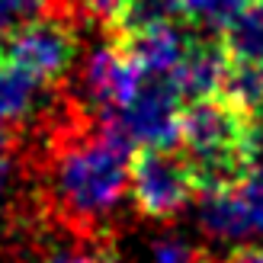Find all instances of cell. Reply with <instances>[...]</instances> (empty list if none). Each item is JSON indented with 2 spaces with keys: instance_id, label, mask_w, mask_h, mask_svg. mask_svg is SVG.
<instances>
[{
  "instance_id": "obj_4",
  "label": "cell",
  "mask_w": 263,
  "mask_h": 263,
  "mask_svg": "<svg viewBox=\"0 0 263 263\" xmlns=\"http://www.w3.org/2000/svg\"><path fill=\"white\" fill-rule=\"evenodd\" d=\"M183 97L177 90L174 74H148L141 71L138 90L122 109H116V119L122 122L128 138L144 148H174L180 144L183 128Z\"/></svg>"
},
{
  "instance_id": "obj_17",
  "label": "cell",
  "mask_w": 263,
  "mask_h": 263,
  "mask_svg": "<svg viewBox=\"0 0 263 263\" xmlns=\"http://www.w3.org/2000/svg\"><path fill=\"white\" fill-rule=\"evenodd\" d=\"M221 263H263V247H234Z\"/></svg>"
},
{
  "instance_id": "obj_12",
  "label": "cell",
  "mask_w": 263,
  "mask_h": 263,
  "mask_svg": "<svg viewBox=\"0 0 263 263\" xmlns=\"http://www.w3.org/2000/svg\"><path fill=\"white\" fill-rule=\"evenodd\" d=\"M221 39L231 58L263 64V0H251L247 10L221 32Z\"/></svg>"
},
{
  "instance_id": "obj_20",
  "label": "cell",
  "mask_w": 263,
  "mask_h": 263,
  "mask_svg": "<svg viewBox=\"0 0 263 263\" xmlns=\"http://www.w3.org/2000/svg\"><path fill=\"white\" fill-rule=\"evenodd\" d=\"M7 231V221H4V212H0V234Z\"/></svg>"
},
{
  "instance_id": "obj_13",
  "label": "cell",
  "mask_w": 263,
  "mask_h": 263,
  "mask_svg": "<svg viewBox=\"0 0 263 263\" xmlns=\"http://www.w3.org/2000/svg\"><path fill=\"white\" fill-rule=\"evenodd\" d=\"M251 0H186V26L221 35L247 10Z\"/></svg>"
},
{
  "instance_id": "obj_9",
  "label": "cell",
  "mask_w": 263,
  "mask_h": 263,
  "mask_svg": "<svg viewBox=\"0 0 263 263\" xmlns=\"http://www.w3.org/2000/svg\"><path fill=\"white\" fill-rule=\"evenodd\" d=\"M42 87L45 81H39L23 64H16L0 51V125L10 128L23 122L26 116H32L39 100H42Z\"/></svg>"
},
{
  "instance_id": "obj_2",
  "label": "cell",
  "mask_w": 263,
  "mask_h": 263,
  "mask_svg": "<svg viewBox=\"0 0 263 263\" xmlns=\"http://www.w3.org/2000/svg\"><path fill=\"white\" fill-rule=\"evenodd\" d=\"M81 20L84 13L68 0H45L32 16L13 26L7 35L4 55L23 64L39 81L55 84L71 71L81 45Z\"/></svg>"
},
{
  "instance_id": "obj_18",
  "label": "cell",
  "mask_w": 263,
  "mask_h": 263,
  "mask_svg": "<svg viewBox=\"0 0 263 263\" xmlns=\"http://www.w3.org/2000/svg\"><path fill=\"white\" fill-rule=\"evenodd\" d=\"M97 263H125V260L116 254L109 244H100V247H97Z\"/></svg>"
},
{
  "instance_id": "obj_1",
  "label": "cell",
  "mask_w": 263,
  "mask_h": 263,
  "mask_svg": "<svg viewBox=\"0 0 263 263\" xmlns=\"http://www.w3.org/2000/svg\"><path fill=\"white\" fill-rule=\"evenodd\" d=\"M132 148L135 144L116 119L71 103L48 128L42 148V196L51 221L103 244V228L132 180Z\"/></svg>"
},
{
  "instance_id": "obj_16",
  "label": "cell",
  "mask_w": 263,
  "mask_h": 263,
  "mask_svg": "<svg viewBox=\"0 0 263 263\" xmlns=\"http://www.w3.org/2000/svg\"><path fill=\"white\" fill-rule=\"evenodd\" d=\"M74 4L81 7L84 16H90V20H97V23H103V26L112 29V23L119 20L125 0H74Z\"/></svg>"
},
{
  "instance_id": "obj_6",
  "label": "cell",
  "mask_w": 263,
  "mask_h": 263,
  "mask_svg": "<svg viewBox=\"0 0 263 263\" xmlns=\"http://www.w3.org/2000/svg\"><path fill=\"white\" fill-rule=\"evenodd\" d=\"M138 81H141V68L119 48V42L103 45L84 64L87 106L100 116L122 109L132 100V93L138 90Z\"/></svg>"
},
{
  "instance_id": "obj_15",
  "label": "cell",
  "mask_w": 263,
  "mask_h": 263,
  "mask_svg": "<svg viewBox=\"0 0 263 263\" xmlns=\"http://www.w3.org/2000/svg\"><path fill=\"white\" fill-rule=\"evenodd\" d=\"M42 4L45 0H0V39H7L13 32L20 16H32Z\"/></svg>"
},
{
  "instance_id": "obj_11",
  "label": "cell",
  "mask_w": 263,
  "mask_h": 263,
  "mask_svg": "<svg viewBox=\"0 0 263 263\" xmlns=\"http://www.w3.org/2000/svg\"><path fill=\"white\" fill-rule=\"evenodd\" d=\"M221 97L241 106L247 116L260 119L263 116V64L260 61H241L231 58L221 84Z\"/></svg>"
},
{
  "instance_id": "obj_14",
  "label": "cell",
  "mask_w": 263,
  "mask_h": 263,
  "mask_svg": "<svg viewBox=\"0 0 263 263\" xmlns=\"http://www.w3.org/2000/svg\"><path fill=\"white\" fill-rule=\"evenodd\" d=\"M151 263H209V257L183 238H161L151 244Z\"/></svg>"
},
{
  "instance_id": "obj_5",
  "label": "cell",
  "mask_w": 263,
  "mask_h": 263,
  "mask_svg": "<svg viewBox=\"0 0 263 263\" xmlns=\"http://www.w3.org/2000/svg\"><path fill=\"white\" fill-rule=\"evenodd\" d=\"M199 225L218 241L263 234V167H254L234 190L199 193Z\"/></svg>"
},
{
  "instance_id": "obj_10",
  "label": "cell",
  "mask_w": 263,
  "mask_h": 263,
  "mask_svg": "<svg viewBox=\"0 0 263 263\" xmlns=\"http://www.w3.org/2000/svg\"><path fill=\"white\" fill-rule=\"evenodd\" d=\"M186 23V0H125L119 20L112 23V35H135L157 26Z\"/></svg>"
},
{
  "instance_id": "obj_7",
  "label": "cell",
  "mask_w": 263,
  "mask_h": 263,
  "mask_svg": "<svg viewBox=\"0 0 263 263\" xmlns=\"http://www.w3.org/2000/svg\"><path fill=\"white\" fill-rule=\"evenodd\" d=\"M228 48L225 39L215 32H199L193 29L186 55L177 64L174 81L183 103H196V100H209V97H221V84H225V71H228Z\"/></svg>"
},
{
  "instance_id": "obj_19",
  "label": "cell",
  "mask_w": 263,
  "mask_h": 263,
  "mask_svg": "<svg viewBox=\"0 0 263 263\" xmlns=\"http://www.w3.org/2000/svg\"><path fill=\"white\" fill-rule=\"evenodd\" d=\"M13 148V135H10V128L0 125V151H10Z\"/></svg>"
},
{
  "instance_id": "obj_3",
  "label": "cell",
  "mask_w": 263,
  "mask_h": 263,
  "mask_svg": "<svg viewBox=\"0 0 263 263\" xmlns=\"http://www.w3.org/2000/svg\"><path fill=\"white\" fill-rule=\"evenodd\" d=\"M196 180L186 157L174 148H141L132 157V199L151 221H170L193 202Z\"/></svg>"
},
{
  "instance_id": "obj_8",
  "label": "cell",
  "mask_w": 263,
  "mask_h": 263,
  "mask_svg": "<svg viewBox=\"0 0 263 263\" xmlns=\"http://www.w3.org/2000/svg\"><path fill=\"white\" fill-rule=\"evenodd\" d=\"M190 35H193V29L186 32V29H180V26H157V29L122 35V39H112V42H119V48L138 64L141 71L174 74L177 64L183 61V55H186Z\"/></svg>"
}]
</instances>
